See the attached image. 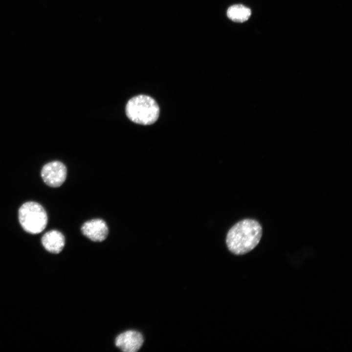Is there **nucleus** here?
Listing matches in <instances>:
<instances>
[{
    "mask_svg": "<svg viewBox=\"0 0 352 352\" xmlns=\"http://www.w3.org/2000/svg\"><path fill=\"white\" fill-rule=\"evenodd\" d=\"M20 223L26 232L37 234L42 232L47 223V216L44 208L34 201L23 203L19 210Z\"/></svg>",
    "mask_w": 352,
    "mask_h": 352,
    "instance_id": "7ed1b4c3",
    "label": "nucleus"
},
{
    "mask_svg": "<svg viewBox=\"0 0 352 352\" xmlns=\"http://www.w3.org/2000/svg\"><path fill=\"white\" fill-rule=\"evenodd\" d=\"M126 113L134 123L149 125L154 123L159 115V107L151 97L138 95L129 100L126 106Z\"/></svg>",
    "mask_w": 352,
    "mask_h": 352,
    "instance_id": "f03ea898",
    "label": "nucleus"
},
{
    "mask_svg": "<svg viewBox=\"0 0 352 352\" xmlns=\"http://www.w3.org/2000/svg\"><path fill=\"white\" fill-rule=\"evenodd\" d=\"M263 234L260 223L254 219L241 220L228 231L226 243L230 251L243 255L253 250L259 243Z\"/></svg>",
    "mask_w": 352,
    "mask_h": 352,
    "instance_id": "f257e3e1",
    "label": "nucleus"
},
{
    "mask_svg": "<svg viewBox=\"0 0 352 352\" xmlns=\"http://www.w3.org/2000/svg\"><path fill=\"white\" fill-rule=\"evenodd\" d=\"M81 230L85 236L96 242L104 241L109 234V228L106 222L100 219L87 221L82 225Z\"/></svg>",
    "mask_w": 352,
    "mask_h": 352,
    "instance_id": "39448f33",
    "label": "nucleus"
},
{
    "mask_svg": "<svg viewBox=\"0 0 352 352\" xmlns=\"http://www.w3.org/2000/svg\"><path fill=\"white\" fill-rule=\"evenodd\" d=\"M143 342V336L139 332L130 330L118 335L115 344L123 352H135L141 348Z\"/></svg>",
    "mask_w": 352,
    "mask_h": 352,
    "instance_id": "423d86ee",
    "label": "nucleus"
},
{
    "mask_svg": "<svg viewBox=\"0 0 352 352\" xmlns=\"http://www.w3.org/2000/svg\"><path fill=\"white\" fill-rule=\"evenodd\" d=\"M41 242L47 251L58 254L62 251L65 246V238L61 232L56 230H52L43 235Z\"/></svg>",
    "mask_w": 352,
    "mask_h": 352,
    "instance_id": "0eeeda50",
    "label": "nucleus"
},
{
    "mask_svg": "<svg viewBox=\"0 0 352 352\" xmlns=\"http://www.w3.org/2000/svg\"><path fill=\"white\" fill-rule=\"evenodd\" d=\"M251 14V10L242 4L233 5L229 7L227 11V17L232 21L238 22L246 21Z\"/></svg>",
    "mask_w": 352,
    "mask_h": 352,
    "instance_id": "6e6552de",
    "label": "nucleus"
},
{
    "mask_svg": "<svg viewBox=\"0 0 352 352\" xmlns=\"http://www.w3.org/2000/svg\"><path fill=\"white\" fill-rule=\"evenodd\" d=\"M41 175L47 185L56 188L61 186L66 180L67 169L62 162L53 161L43 166Z\"/></svg>",
    "mask_w": 352,
    "mask_h": 352,
    "instance_id": "20e7f679",
    "label": "nucleus"
}]
</instances>
